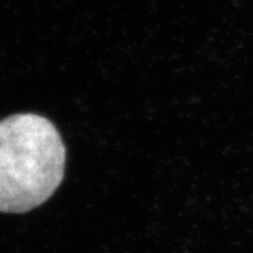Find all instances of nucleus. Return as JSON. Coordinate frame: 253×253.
<instances>
[{"mask_svg": "<svg viewBox=\"0 0 253 253\" xmlns=\"http://www.w3.org/2000/svg\"><path fill=\"white\" fill-rule=\"evenodd\" d=\"M66 147L47 118L14 114L0 121V212L25 213L61 184Z\"/></svg>", "mask_w": 253, "mask_h": 253, "instance_id": "1", "label": "nucleus"}]
</instances>
